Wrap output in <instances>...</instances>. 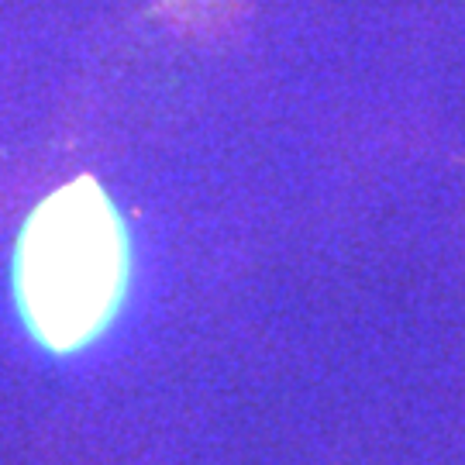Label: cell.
Returning <instances> with one entry per match:
<instances>
[{
    "mask_svg": "<svg viewBox=\"0 0 465 465\" xmlns=\"http://www.w3.org/2000/svg\"><path fill=\"white\" fill-rule=\"evenodd\" d=\"M128 232L90 176L59 186L28 217L15 252L25 324L52 351H76L107 331L128 290Z\"/></svg>",
    "mask_w": 465,
    "mask_h": 465,
    "instance_id": "obj_1",
    "label": "cell"
}]
</instances>
